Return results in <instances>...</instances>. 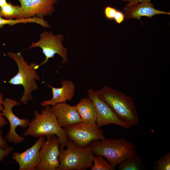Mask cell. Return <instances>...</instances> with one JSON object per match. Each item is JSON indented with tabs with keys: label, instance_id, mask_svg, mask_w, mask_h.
Segmentation results:
<instances>
[{
	"label": "cell",
	"instance_id": "obj_17",
	"mask_svg": "<svg viewBox=\"0 0 170 170\" xmlns=\"http://www.w3.org/2000/svg\"><path fill=\"white\" fill-rule=\"evenodd\" d=\"M22 14V10L20 6L14 5L10 2L0 7V15L5 19H21Z\"/></svg>",
	"mask_w": 170,
	"mask_h": 170
},
{
	"label": "cell",
	"instance_id": "obj_7",
	"mask_svg": "<svg viewBox=\"0 0 170 170\" xmlns=\"http://www.w3.org/2000/svg\"><path fill=\"white\" fill-rule=\"evenodd\" d=\"M63 128L68 139L82 147L87 146L94 141L105 139L103 130L96 123L86 124L81 122Z\"/></svg>",
	"mask_w": 170,
	"mask_h": 170
},
{
	"label": "cell",
	"instance_id": "obj_23",
	"mask_svg": "<svg viewBox=\"0 0 170 170\" xmlns=\"http://www.w3.org/2000/svg\"><path fill=\"white\" fill-rule=\"evenodd\" d=\"M14 149L13 147L10 146L5 149L0 148V162L2 161L5 157L8 156Z\"/></svg>",
	"mask_w": 170,
	"mask_h": 170
},
{
	"label": "cell",
	"instance_id": "obj_15",
	"mask_svg": "<svg viewBox=\"0 0 170 170\" xmlns=\"http://www.w3.org/2000/svg\"><path fill=\"white\" fill-rule=\"evenodd\" d=\"M123 13L127 19H136L140 21V18L142 16L151 18L154 15L159 14H170V12L156 9L150 2L138 3L130 7H126L124 9Z\"/></svg>",
	"mask_w": 170,
	"mask_h": 170
},
{
	"label": "cell",
	"instance_id": "obj_12",
	"mask_svg": "<svg viewBox=\"0 0 170 170\" xmlns=\"http://www.w3.org/2000/svg\"><path fill=\"white\" fill-rule=\"evenodd\" d=\"M45 139L44 137H40L24 151L13 153L12 158L19 164V170H35L40 161L39 151Z\"/></svg>",
	"mask_w": 170,
	"mask_h": 170
},
{
	"label": "cell",
	"instance_id": "obj_11",
	"mask_svg": "<svg viewBox=\"0 0 170 170\" xmlns=\"http://www.w3.org/2000/svg\"><path fill=\"white\" fill-rule=\"evenodd\" d=\"M22 10L21 19L43 18L54 11V4L58 0H18Z\"/></svg>",
	"mask_w": 170,
	"mask_h": 170
},
{
	"label": "cell",
	"instance_id": "obj_10",
	"mask_svg": "<svg viewBox=\"0 0 170 170\" xmlns=\"http://www.w3.org/2000/svg\"><path fill=\"white\" fill-rule=\"evenodd\" d=\"M21 102L9 98H6L3 100V109L1 115L8 119L10 123V128L6 138L9 142L15 144L22 143L25 139V137L20 136L16 131L18 126L22 128L28 127L30 120L28 119H20L16 116L13 112V107L21 104Z\"/></svg>",
	"mask_w": 170,
	"mask_h": 170
},
{
	"label": "cell",
	"instance_id": "obj_14",
	"mask_svg": "<svg viewBox=\"0 0 170 170\" xmlns=\"http://www.w3.org/2000/svg\"><path fill=\"white\" fill-rule=\"evenodd\" d=\"M61 84L62 86L58 88L53 87L48 84L49 87L52 89L53 96L51 99L42 102L41 105L42 106H53L56 104L72 99L76 90L75 84L72 81L68 80H62Z\"/></svg>",
	"mask_w": 170,
	"mask_h": 170
},
{
	"label": "cell",
	"instance_id": "obj_5",
	"mask_svg": "<svg viewBox=\"0 0 170 170\" xmlns=\"http://www.w3.org/2000/svg\"><path fill=\"white\" fill-rule=\"evenodd\" d=\"M66 147L60 150L56 170H86L92 166L94 156L89 145L79 147L68 139Z\"/></svg>",
	"mask_w": 170,
	"mask_h": 170
},
{
	"label": "cell",
	"instance_id": "obj_25",
	"mask_svg": "<svg viewBox=\"0 0 170 170\" xmlns=\"http://www.w3.org/2000/svg\"><path fill=\"white\" fill-rule=\"evenodd\" d=\"M0 128V148L5 149L9 147L7 143L3 137V133Z\"/></svg>",
	"mask_w": 170,
	"mask_h": 170
},
{
	"label": "cell",
	"instance_id": "obj_9",
	"mask_svg": "<svg viewBox=\"0 0 170 170\" xmlns=\"http://www.w3.org/2000/svg\"><path fill=\"white\" fill-rule=\"evenodd\" d=\"M39 151L40 161L36 167L37 170H56L59 162L60 142L55 135L46 137Z\"/></svg>",
	"mask_w": 170,
	"mask_h": 170
},
{
	"label": "cell",
	"instance_id": "obj_13",
	"mask_svg": "<svg viewBox=\"0 0 170 170\" xmlns=\"http://www.w3.org/2000/svg\"><path fill=\"white\" fill-rule=\"evenodd\" d=\"M50 111L56 117L60 126L64 128L82 122L75 106L64 102L49 106Z\"/></svg>",
	"mask_w": 170,
	"mask_h": 170
},
{
	"label": "cell",
	"instance_id": "obj_1",
	"mask_svg": "<svg viewBox=\"0 0 170 170\" xmlns=\"http://www.w3.org/2000/svg\"><path fill=\"white\" fill-rule=\"evenodd\" d=\"M49 106H45L41 113L34 110L35 118L30 122L23 135L39 138L55 135L59 139L60 150H61L66 147L68 139L65 129L60 126L57 118L50 111Z\"/></svg>",
	"mask_w": 170,
	"mask_h": 170
},
{
	"label": "cell",
	"instance_id": "obj_16",
	"mask_svg": "<svg viewBox=\"0 0 170 170\" xmlns=\"http://www.w3.org/2000/svg\"><path fill=\"white\" fill-rule=\"evenodd\" d=\"M76 106L82 122L86 124L96 123V110L94 104L88 98H82Z\"/></svg>",
	"mask_w": 170,
	"mask_h": 170
},
{
	"label": "cell",
	"instance_id": "obj_27",
	"mask_svg": "<svg viewBox=\"0 0 170 170\" xmlns=\"http://www.w3.org/2000/svg\"><path fill=\"white\" fill-rule=\"evenodd\" d=\"M7 3L6 0H0V7L5 5Z\"/></svg>",
	"mask_w": 170,
	"mask_h": 170
},
{
	"label": "cell",
	"instance_id": "obj_2",
	"mask_svg": "<svg viewBox=\"0 0 170 170\" xmlns=\"http://www.w3.org/2000/svg\"><path fill=\"white\" fill-rule=\"evenodd\" d=\"M97 92L99 96L121 120L131 127L138 124L139 115L134 102L131 97L107 86Z\"/></svg>",
	"mask_w": 170,
	"mask_h": 170
},
{
	"label": "cell",
	"instance_id": "obj_26",
	"mask_svg": "<svg viewBox=\"0 0 170 170\" xmlns=\"http://www.w3.org/2000/svg\"><path fill=\"white\" fill-rule=\"evenodd\" d=\"M122 2L128 1L129 3L126 5V7H130L139 3L148 2H150V0H122Z\"/></svg>",
	"mask_w": 170,
	"mask_h": 170
},
{
	"label": "cell",
	"instance_id": "obj_20",
	"mask_svg": "<svg viewBox=\"0 0 170 170\" xmlns=\"http://www.w3.org/2000/svg\"><path fill=\"white\" fill-rule=\"evenodd\" d=\"M154 170H170V152L168 151L156 160L153 168Z\"/></svg>",
	"mask_w": 170,
	"mask_h": 170
},
{
	"label": "cell",
	"instance_id": "obj_24",
	"mask_svg": "<svg viewBox=\"0 0 170 170\" xmlns=\"http://www.w3.org/2000/svg\"><path fill=\"white\" fill-rule=\"evenodd\" d=\"M125 18V16L124 13L118 9L114 20L116 23L120 24L124 21Z\"/></svg>",
	"mask_w": 170,
	"mask_h": 170
},
{
	"label": "cell",
	"instance_id": "obj_3",
	"mask_svg": "<svg viewBox=\"0 0 170 170\" xmlns=\"http://www.w3.org/2000/svg\"><path fill=\"white\" fill-rule=\"evenodd\" d=\"M89 145L94 154L104 157L115 167L126 158L137 154L135 146L124 138L95 140Z\"/></svg>",
	"mask_w": 170,
	"mask_h": 170
},
{
	"label": "cell",
	"instance_id": "obj_4",
	"mask_svg": "<svg viewBox=\"0 0 170 170\" xmlns=\"http://www.w3.org/2000/svg\"><path fill=\"white\" fill-rule=\"evenodd\" d=\"M7 55L15 61L18 69L17 73L7 82L14 85L23 86L24 93L20 101L23 105H26L29 101L33 99L32 92L38 88L36 80H39L40 76L35 69L36 64L33 62L28 65L21 52H8Z\"/></svg>",
	"mask_w": 170,
	"mask_h": 170
},
{
	"label": "cell",
	"instance_id": "obj_8",
	"mask_svg": "<svg viewBox=\"0 0 170 170\" xmlns=\"http://www.w3.org/2000/svg\"><path fill=\"white\" fill-rule=\"evenodd\" d=\"M88 98L94 104L97 111L96 124L100 128L113 124L128 129L131 127L121 120L110 107L98 95L97 91L92 88L87 90Z\"/></svg>",
	"mask_w": 170,
	"mask_h": 170
},
{
	"label": "cell",
	"instance_id": "obj_21",
	"mask_svg": "<svg viewBox=\"0 0 170 170\" xmlns=\"http://www.w3.org/2000/svg\"><path fill=\"white\" fill-rule=\"evenodd\" d=\"M117 10L113 7L107 6L104 9V15L105 18L108 20H114Z\"/></svg>",
	"mask_w": 170,
	"mask_h": 170
},
{
	"label": "cell",
	"instance_id": "obj_19",
	"mask_svg": "<svg viewBox=\"0 0 170 170\" xmlns=\"http://www.w3.org/2000/svg\"><path fill=\"white\" fill-rule=\"evenodd\" d=\"M94 165L91 167V170H115V167L105 160L103 157L98 155L93 159Z\"/></svg>",
	"mask_w": 170,
	"mask_h": 170
},
{
	"label": "cell",
	"instance_id": "obj_6",
	"mask_svg": "<svg viewBox=\"0 0 170 170\" xmlns=\"http://www.w3.org/2000/svg\"><path fill=\"white\" fill-rule=\"evenodd\" d=\"M40 39L36 42H33L28 48L37 47H40L42 53L45 56V60L35 66L36 70L39 67L46 63L49 59L54 58L55 54H59L62 59L61 64L67 62V49L63 46L62 42L64 37L62 34L54 35L52 32L44 31L40 35Z\"/></svg>",
	"mask_w": 170,
	"mask_h": 170
},
{
	"label": "cell",
	"instance_id": "obj_18",
	"mask_svg": "<svg viewBox=\"0 0 170 170\" xmlns=\"http://www.w3.org/2000/svg\"><path fill=\"white\" fill-rule=\"evenodd\" d=\"M142 163L140 156L137 154L128 157L118 165L119 170H139L141 169Z\"/></svg>",
	"mask_w": 170,
	"mask_h": 170
},
{
	"label": "cell",
	"instance_id": "obj_22",
	"mask_svg": "<svg viewBox=\"0 0 170 170\" xmlns=\"http://www.w3.org/2000/svg\"><path fill=\"white\" fill-rule=\"evenodd\" d=\"M3 97L2 93L0 91V128H1L7 124V122L5 120L3 117L1 115V112L3 111L4 107L3 106Z\"/></svg>",
	"mask_w": 170,
	"mask_h": 170
}]
</instances>
